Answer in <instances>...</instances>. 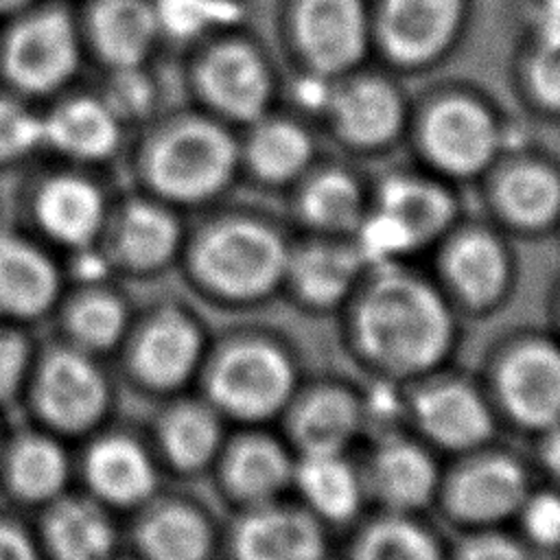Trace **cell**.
Instances as JSON below:
<instances>
[{
  "label": "cell",
  "instance_id": "6da1fadb",
  "mask_svg": "<svg viewBox=\"0 0 560 560\" xmlns=\"http://www.w3.org/2000/svg\"><path fill=\"white\" fill-rule=\"evenodd\" d=\"M234 162L230 136L208 118H151L136 129L131 149L136 184L168 206H190L214 197L228 184Z\"/></svg>",
  "mask_w": 560,
  "mask_h": 560
},
{
  "label": "cell",
  "instance_id": "7a4b0ae2",
  "mask_svg": "<svg viewBox=\"0 0 560 560\" xmlns=\"http://www.w3.org/2000/svg\"><path fill=\"white\" fill-rule=\"evenodd\" d=\"M359 337L365 352L400 374L435 365L453 341V319L442 298L409 276H383L359 308Z\"/></svg>",
  "mask_w": 560,
  "mask_h": 560
},
{
  "label": "cell",
  "instance_id": "3957f363",
  "mask_svg": "<svg viewBox=\"0 0 560 560\" xmlns=\"http://www.w3.org/2000/svg\"><path fill=\"white\" fill-rule=\"evenodd\" d=\"M88 66L74 2L39 0L0 20V88L44 105Z\"/></svg>",
  "mask_w": 560,
  "mask_h": 560
},
{
  "label": "cell",
  "instance_id": "277c9868",
  "mask_svg": "<svg viewBox=\"0 0 560 560\" xmlns=\"http://www.w3.org/2000/svg\"><path fill=\"white\" fill-rule=\"evenodd\" d=\"M24 396L39 429L61 440L94 433L112 407V387L96 357L66 341L35 357Z\"/></svg>",
  "mask_w": 560,
  "mask_h": 560
},
{
  "label": "cell",
  "instance_id": "5b68a950",
  "mask_svg": "<svg viewBox=\"0 0 560 560\" xmlns=\"http://www.w3.org/2000/svg\"><path fill=\"white\" fill-rule=\"evenodd\" d=\"M195 276L225 298L267 293L289 269L282 241L252 221H223L208 228L190 252Z\"/></svg>",
  "mask_w": 560,
  "mask_h": 560
},
{
  "label": "cell",
  "instance_id": "8992f818",
  "mask_svg": "<svg viewBox=\"0 0 560 560\" xmlns=\"http://www.w3.org/2000/svg\"><path fill=\"white\" fill-rule=\"evenodd\" d=\"M94 168L52 160L28 190V214L37 232L70 252L94 247L109 212Z\"/></svg>",
  "mask_w": 560,
  "mask_h": 560
},
{
  "label": "cell",
  "instance_id": "52a82bcc",
  "mask_svg": "<svg viewBox=\"0 0 560 560\" xmlns=\"http://www.w3.org/2000/svg\"><path fill=\"white\" fill-rule=\"evenodd\" d=\"M42 129L44 153L94 171L114 160L129 136L94 88L79 90L77 85L42 105Z\"/></svg>",
  "mask_w": 560,
  "mask_h": 560
},
{
  "label": "cell",
  "instance_id": "ba28073f",
  "mask_svg": "<svg viewBox=\"0 0 560 560\" xmlns=\"http://www.w3.org/2000/svg\"><path fill=\"white\" fill-rule=\"evenodd\" d=\"M182 245V228L173 206L136 192L109 206L96 247L112 269L149 276L166 267Z\"/></svg>",
  "mask_w": 560,
  "mask_h": 560
},
{
  "label": "cell",
  "instance_id": "9c48e42d",
  "mask_svg": "<svg viewBox=\"0 0 560 560\" xmlns=\"http://www.w3.org/2000/svg\"><path fill=\"white\" fill-rule=\"evenodd\" d=\"M74 11L88 66L109 72L151 63L162 42L151 0H79Z\"/></svg>",
  "mask_w": 560,
  "mask_h": 560
},
{
  "label": "cell",
  "instance_id": "30bf717a",
  "mask_svg": "<svg viewBox=\"0 0 560 560\" xmlns=\"http://www.w3.org/2000/svg\"><path fill=\"white\" fill-rule=\"evenodd\" d=\"M293 370L287 357L265 343L225 350L208 374V394L217 407L236 418H267L291 396Z\"/></svg>",
  "mask_w": 560,
  "mask_h": 560
},
{
  "label": "cell",
  "instance_id": "8fae6325",
  "mask_svg": "<svg viewBox=\"0 0 560 560\" xmlns=\"http://www.w3.org/2000/svg\"><path fill=\"white\" fill-rule=\"evenodd\" d=\"M131 378L151 392H173L199 368L203 339L197 324L166 306L129 328L122 341Z\"/></svg>",
  "mask_w": 560,
  "mask_h": 560
},
{
  "label": "cell",
  "instance_id": "7c38bea8",
  "mask_svg": "<svg viewBox=\"0 0 560 560\" xmlns=\"http://www.w3.org/2000/svg\"><path fill=\"white\" fill-rule=\"evenodd\" d=\"M88 497L107 510H138L158 488L149 451L127 433L96 435L81 462Z\"/></svg>",
  "mask_w": 560,
  "mask_h": 560
},
{
  "label": "cell",
  "instance_id": "4fadbf2b",
  "mask_svg": "<svg viewBox=\"0 0 560 560\" xmlns=\"http://www.w3.org/2000/svg\"><path fill=\"white\" fill-rule=\"evenodd\" d=\"M61 269L35 238L0 232V317L35 322L61 300Z\"/></svg>",
  "mask_w": 560,
  "mask_h": 560
},
{
  "label": "cell",
  "instance_id": "5bb4252c",
  "mask_svg": "<svg viewBox=\"0 0 560 560\" xmlns=\"http://www.w3.org/2000/svg\"><path fill=\"white\" fill-rule=\"evenodd\" d=\"M35 540L44 560H116L120 542L112 510L70 492L42 508Z\"/></svg>",
  "mask_w": 560,
  "mask_h": 560
},
{
  "label": "cell",
  "instance_id": "9a60e30c",
  "mask_svg": "<svg viewBox=\"0 0 560 560\" xmlns=\"http://www.w3.org/2000/svg\"><path fill=\"white\" fill-rule=\"evenodd\" d=\"M70 472L63 440L46 429L18 433L2 444L0 483L18 503L46 508L68 492Z\"/></svg>",
  "mask_w": 560,
  "mask_h": 560
},
{
  "label": "cell",
  "instance_id": "2e32d148",
  "mask_svg": "<svg viewBox=\"0 0 560 560\" xmlns=\"http://www.w3.org/2000/svg\"><path fill=\"white\" fill-rule=\"evenodd\" d=\"M195 85L217 112L249 120L256 118L269 96V77L260 57L243 44L210 48L195 68Z\"/></svg>",
  "mask_w": 560,
  "mask_h": 560
},
{
  "label": "cell",
  "instance_id": "e0dca14e",
  "mask_svg": "<svg viewBox=\"0 0 560 560\" xmlns=\"http://www.w3.org/2000/svg\"><path fill=\"white\" fill-rule=\"evenodd\" d=\"M499 389L518 422L527 427L560 422V350L547 343L514 350L501 368Z\"/></svg>",
  "mask_w": 560,
  "mask_h": 560
},
{
  "label": "cell",
  "instance_id": "ac0fdd59",
  "mask_svg": "<svg viewBox=\"0 0 560 560\" xmlns=\"http://www.w3.org/2000/svg\"><path fill=\"white\" fill-rule=\"evenodd\" d=\"M298 39L317 70L339 72L350 68L365 48L361 0H302Z\"/></svg>",
  "mask_w": 560,
  "mask_h": 560
},
{
  "label": "cell",
  "instance_id": "d6986e66",
  "mask_svg": "<svg viewBox=\"0 0 560 560\" xmlns=\"http://www.w3.org/2000/svg\"><path fill=\"white\" fill-rule=\"evenodd\" d=\"M424 144L442 168L470 175L486 166L497 147L490 116L475 103L453 98L440 103L424 127Z\"/></svg>",
  "mask_w": 560,
  "mask_h": 560
},
{
  "label": "cell",
  "instance_id": "ffe728a7",
  "mask_svg": "<svg viewBox=\"0 0 560 560\" xmlns=\"http://www.w3.org/2000/svg\"><path fill=\"white\" fill-rule=\"evenodd\" d=\"M131 545L140 560H208L212 534L192 505L147 501L133 525Z\"/></svg>",
  "mask_w": 560,
  "mask_h": 560
},
{
  "label": "cell",
  "instance_id": "44dd1931",
  "mask_svg": "<svg viewBox=\"0 0 560 560\" xmlns=\"http://www.w3.org/2000/svg\"><path fill=\"white\" fill-rule=\"evenodd\" d=\"M462 0H387L383 39L392 57L422 63L435 57L453 37Z\"/></svg>",
  "mask_w": 560,
  "mask_h": 560
},
{
  "label": "cell",
  "instance_id": "7402d4cb",
  "mask_svg": "<svg viewBox=\"0 0 560 560\" xmlns=\"http://www.w3.org/2000/svg\"><path fill=\"white\" fill-rule=\"evenodd\" d=\"M527 494L523 468L508 457H486L464 468L451 488V508L466 521L492 523L521 510Z\"/></svg>",
  "mask_w": 560,
  "mask_h": 560
},
{
  "label": "cell",
  "instance_id": "603a6c76",
  "mask_svg": "<svg viewBox=\"0 0 560 560\" xmlns=\"http://www.w3.org/2000/svg\"><path fill=\"white\" fill-rule=\"evenodd\" d=\"M238 560H324L319 527L291 510H260L247 516L234 536Z\"/></svg>",
  "mask_w": 560,
  "mask_h": 560
},
{
  "label": "cell",
  "instance_id": "cb8c5ba5",
  "mask_svg": "<svg viewBox=\"0 0 560 560\" xmlns=\"http://www.w3.org/2000/svg\"><path fill=\"white\" fill-rule=\"evenodd\" d=\"M61 328L66 343L98 357L125 341L131 328L129 306L116 291L88 282L66 298Z\"/></svg>",
  "mask_w": 560,
  "mask_h": 560
},
{
  "label": "cell",
  "instance_id": "d4e9b609",
  "mask_svg": "<svg viewBox=\"0 0 560 560\" xmlns=\"http://www.w3.org/2000/svg\"><path fill=\"white\" fill-rule=\"evenodd\" d=\"M416 413L422 429L451 448L477 446L492 429L483 400L459 383H442L427 389L416 402Z\"/></svg>",
  "mask_w": 560,
  "mask_h": 560
},
{
  "label": "cell",
  "instance_id": "484cf974",
  "mask_svg": "<svg viewBox=\"0 0 560 560\" xmlns=\"http://www.w3.org/2000/svg\"><path fill=\"white\" fill-rule=\"evenodd\" d=\"M158 446L162 457L182 472L201 470L219 451L221 429L206 407L182 402L171 407L158 424Z\"/></svg>",
  "mask_w": 560,
  "mask_h": 560
},
{
  "label": "cell",
  "instance_id": "4316f807",
  "mask_svg": "<svg viewBox=\"0 0 560 560\" xmlns=\"http://www.w3.org/2000/svg\"><path fill=\"white\" fill-rule=\"evenodd\" d=\"M374 488L394 508L424 505L438 481L431 457L413 444L387 442L374 459Z\"/></svg>",
  "mask_w": 560,
  "mask_h": 560
},
{
  "label": "cell",
  "instance_id": "83f0119b",
  "mask_svg": "<svg viewBox=\"0 0 560 560\" xmlns=\"http://www.w3.org/2000/svg\"><path fill=\"white\" fill-rule=\"evenodd\" d=\"M339 129L359 144H381L400 127L398 96L383 83L363 81L341 92L335 101Z\"/></svg>",
  "mask_w": 560,
  "mask_h": 560
},
{
  "label": "cell",
  "instance_id": "f1b7e54d",
  "mask_svg": "<svg viewBox=\"0 0 560 560\" xmlns=\"http://www.w3.org/2000/svg\"><path fill=\"white\" fill-rule=\"evenodd\" d=\"M295 479L306 501L326 518H350L361 503V483L341 453H304Z\"/></svg>",
  "mask_w": 560,
  "mask_h": 560
},
{
  "label": "cell",
  "instance_id": "f546056e",
  "mask_svg": "<svg viewBox=\"0 0 560 560\" xmlns=\"http://www.w3.org/2000/svg\"><path fill=\"white\" fill-rule=\"evenodd\" d=\"M446 269L457 291L470 302L497 298L508 280V258L503 247L483 232H472L455 241Z\"/></svg>",
  "mask_w": 560,
  "mask_h": 560
},
{
  "label": "cell",
  "instance_id": "4dcf8cb0",
  "mask_svg": "<svg viewBox=\"0 0 560 560\" xmlns=\"http://www.w3.org/2000/svg\"><path fill=\"white\" fill-rule=\"evenodd\" d=\"M223 477L234 494L262 503L282 492L291 477V466L273 442L252 438L230 451Z\"/></svg>",
  "mask_w": 560,
  "mask_h": 560
},
{
  "label": "cell",
  "instance_id": "1f68e13d",
  "mask_svg": "<svg viewBox=\"0 0 560 560\" xmlns=\"http://www.w3.org/2000/svg\"><path fill=\"white\" fill-rule=\"evenodd\" d=\"M381 210L392 214L420 245L446 228L453 217V201L431 184L394 177L381 190Z\"/></svg>",
  "mask_w": 560,
  "mask_h": 560
},
{
  "label": "cell",
  "instance_id": "d6a6232c",
  "mask_svg": "<svg viewBox=\"0 0 560 560\" xmlns=\"http://www.w3.org/2000/svg\"><path fill=\"white\" fill-rule=\"evenodd\" d=\"M361 411L341 392H322L304 402L295 418V438L304 453H341L359 431Z\"/></svg>",
  "mask_w": 560,
  "mask_h": 560
},
{
  "label": "cell",
  "instance_id": "836d02e7",
  "mask_svg": "<svg viewBox=\"0 0 560 560\" xmlns=\"http://www.w3.org/2000/svg\"><path fill=\"white\" fill-rule=\"evenodd\" d=\"M289 265L300 295L313 304L328 306L346 295L363 262L357 249L319 245L304 249Z\"/></svg>",
  "mask_w": 560,
  "mask_h": 560
},
{
  "label": "cell",
  "instance_id": "e575fe53",
  "mask_svg": "<svg viewBox=\"0 0 560 560\" xmlns=\"http://www.w3.org/2000/svg\"><path fill=\"white\" fill-rule=\"evenodd\" d=\"M499 199L512 221L538 228L560 210V179L547 168L521 166L501 182Z\"/></svg>",
  "mask_w": 560,
  "mask_h": 560
},
{
  "label": "cell",
  "instance_id": "d590c367",
  "mask_svg": "<svg viewBox=\"0 0 560 560\" xmlns=\"http://www.w3.org/2000/svg\"><path fill=\"white\" fill-rule=\"evenodd\" d=\"M44 153L42 105L0 88V171Z\"/></svg>",
  "mask_w": 560,
  "mask_h": 560
},
{
  "label": "cell",
  "instance_id": "8d00e7d4",
  "mask_svg": "<svg viewBox=\"0 0 560 560\" xmlns=\"http://www.w3.org/2000/svg\"><path fill=\"white\" fill-rule=\"evenodd\" d=\"M249 160L267 179L282 182L298 175L311 160V142L304 131L289 122L262 127L249 147Z\"/></svg>",
  "mask_w": 560,
  "mask_h": 560
},
{
  "label": "cell",
  "instance_id": "74e56055",
  "mask_svg": "<svg viewBox=\"0 0 560 560\" xmlns=\"http://www.w3.org/2000/svg\"><path fill=\"white\" fill-rule=\"evenodd\" d=\"M160 37L190 42L217 26L232 24L238 7L230 0H151Z\"/></svg>",
  "mask_w": 560,
  "mask_h": 560
},
{
  "label": "cell",
  "instance_id": "f35d334b",
  "mask_svg": "<svg viewBox=\"0 0 560 560\" xmlns=\"http://www.w3.org/2000/svg\"><path fill=\"white\" fill-rule=\"evenodd\" d=\"M101 79L103 83L94 90L109 105L116 118L127 127V131L140 129L153 118L158 90L151 81L149 66L101 72Z\"/></svg>",
  "mask_w": 560,
  "mask_h": 560
},
{
  "label": "cell",
  "instance_id": "ab89813d",
  "mask_svg": "<svg viewBox=\"0 0 560 560\" xmlns=\"http://www.w3.org/2000/svg\"><path fill=\"white\" fill-rule=\"evenodd\" d=\"M304 214L319 228H352L361 219V192L348 175L326 173L306 190Z\"/></svg>",
  "mask_w": 560,
  "mask_h": 560
},
{
  "label": "cell",
  "instance_id": "60d3db41",
  "mask_svg": "<svg viewBox=\"0 0 560 560\" xmlns=\"http://www.w3.org/2000/svg\"><path fill=\"white\" fill-rule=\"evenodd\" d=\"M359 560H442L438 545L420 527L392 518L368 529Z\"/></svg>",
  "mask_w": 560,
  "mask_h": 560
},
{
  "label": "cell",
  "instance_id": "b9f144b4",
  "mask_svg": "<svg viewBox=\"0 0 560 560\" xmlns=\"http://www.w3.org/2000/svg\"><path fill=\"white\" fill-rule=\"evenodd\" d=\"M35 354L20 324L0 322V407L24 396Z\"/></svg>",
  "mask_w": 560,
  "mask_h": 560
},
{
  "label": "cell",
  "instance_id": "7bdbcfd3",
  "mask_svg": "<svg viewBox=\"0 0 560 560\" xmlns=\"http://www.w3.org/2000/svg\"><path fill=\"white\" fill-rule=\"evenodd\" d=\"M416 247L411 234L385 210H378L365 219L359 228V245L354 247L361 262L387 267V262L400 258Z\"/></svg>",
  "mask_w": 560,
  "mask_h": 560
},
{
  "label": "cell",
  "instance_id": "ee69618b",
  "mask_svg": "<svg viewBox=\"0 0 560 560\" xmlns=\"http://www.w3.org/2000/svg\"><path fill=\"white\" fill-rule=\"evenodd\" d=\"M527 534L542 547H560V494L545 492L521 505Z\"/></svg>",
  "mask_w": 560,
  "mask_h": 560
},
{
  "label": "cell",
  "instance_id": "f6af8a7d",
  "mask_svg": "<svg viewBox=\"0 0 560 560\" xmlns=\"http://www.w3.org/2000/svg\"><path fill=\"white\" fill-rule=\"evenodd\" d=\"M532 83L547 105L560 109V37L542 39L532 63Z\"/></svg>",
  "mask_w": 560,
  "mask_h": 560
},
{
  "label": "cell",
  "instance_id": "bcb514c9",
  "mask_svg": "<svg viewBox=\"0 0 560 560\" xmlns=\"http://www.w3.org/2000/svg\"><path fill=\"white\" fill-rule=\"evenodd\" d=\"M0 560H44L35 534L0 514Z\"/></svg>",
  "mask_w": 560,
  "mask_h": 560
},
{
  "label": "cell",
  "instance_id": "7dc6e473",
  "mask_svg": "<svg viewBox=\"0 0 560 560\" xmlns=\"http://www.w3.org/2000/svg\"><path fill=\"white\" fill-rule=\"evenodd\" d=\"M459 560H529V558L510 538L483 536V538L468 542L464 547Z\"/></svg>",
  "mask_w": 560,
  "mask_h": 560
},
{
  "label": "cell",
  "instance_id": "c3c4849f",
  "mask_svg": "<svg viewBox=\"0 0 560 560\" xmlns=\"http://www.w3.org/2000/svg\"><path fill=\"white\" fill-rule=\"evenodd\" d=\"M396 400H398V398H396L389 389H385V387L376 389V392L370 396V400H368L372 420H374V422H389V420H394L392 416L396 413V407H398Z\"/></svg>",
  "mask_w": 560,
  "mask_h": 560
},
{
  "label": "cell",
  "instance_id": "681fc988",
  "mask_svg": "<svg viewBox=\"0 0 560 560\" xmlns=\"http://www.w3.org/2000/svg\"><path fill=\"white\" fill-rule=\"evenodd\" d=\"M540 26H542V39L560 37V0H547L542 15H540Z\"/></svg>",
  "mask_w": 560,
  "mask_h": 560
},
{
  "label": "cell",
  "instance_id": "f907efd6",
  "mask_svg": "<svg viewBox=\"0 0 560 560\" xmlns=\"http://www.w3.org/2000/svg\"><path fill=\"white\" fill-rule=\"evenodd\" d=\"M300 98L308 107H322L328 101V90H326V85L322 81L306 79V81L300 83Z\"/></svg>",
  "mask_w": 560,
  "mask_h": 560
},
{
  "label": "cell",
  "instance_id": "816d5d0a",
  "mask_svg": "<svg viewBox=\"0 0 560 560\" xmlns=\"http://www.w3.org/2000/svg\"><path fill=\"white\" fill-rule=\"evenodd\" d=\"M545 459H547L549 468L560 477V424L551 431V435L545 444Z\"/></svg>",
  "mask_w": 560,
  "mask_h": 560
},
{
  "label": "cell",
  "instance_id": "f5cc1de1",
  "mask_svg": "<svg viewBox=\"0 0 560 560\" xmlns=\"http://www.w3.org/2000/svg\"><path fill=\"white\" fill-rule=\"evenodd\" d=\"M35 2H39V0H0V20L13 15V13H18V11H22V9H26Z\"/></svg>",
  "mask_w": 560,
  "mask_h": 560
},
{
  "label": "cell",
  "instance_id": "db71d44e",
  "mask_svg": "<svg viewBox=\"0 0 560 560\" xmlns=\"http://www.w3.org/2000/svg\"><path fill=\"white\" fill-rule=\"evenodd\" d=\"M2 444H4V438H2V433H0V451H2Z\"/></svg>",
  "mask_w": 560,
  "mask_h": 560
},
{
  "label": "cell",
  "instance_id": "11a10c76",
  "mask_svg": "<svg viewBox=\"0 0 560 560\" xmlns=\"http://www.w3.org/2000/svg\"><path fill=\"white\" fill-rule=\"evenodd\" d=\"M70 2H79V0H70Z\"/></svg>",
  "mask_w": 560,
  "mask_h": 560
}]
</instances>
